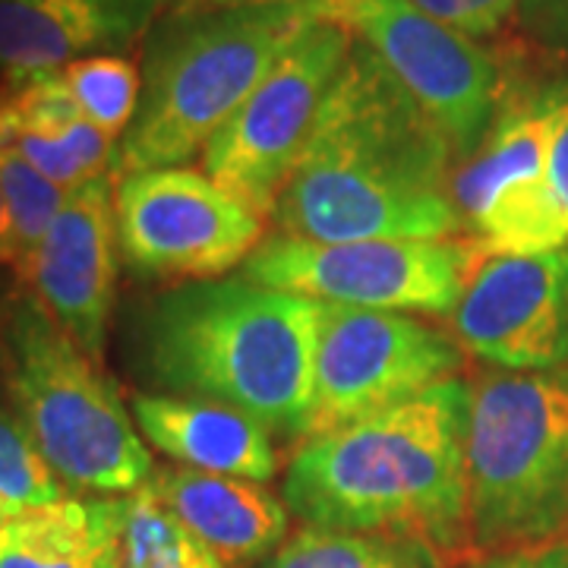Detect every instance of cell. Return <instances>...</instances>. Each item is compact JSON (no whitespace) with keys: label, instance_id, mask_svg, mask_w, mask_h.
Here are the masks:
<instances>
[{"label":"cell","instance_id":"6da1fadb","mask_svg":"<svg viewBox=\"0 0 568 568\" xmlns=\"http://www.w3.org/2000/svg\"><path fill=\"white\" fill-rule=\"evenodd\" d=\"M455 168L439 123L354 39L272 219L320 244L448 241L465 231Z\"/></svg>","mask_w":568,"mask_h":568},{"label":"cell","instance_id":"7a4b0ae2","mask_svg":"<svg viewBox=\"0 0 568 568\" xmlns=\"http://www.w3.org/2000/svg\"><path fill=\"white\" fill-rule=\"evenodd\" d=\"M320 304L244 278L181 282L136 310L130 364L152 395L237 407L284 439H306Z\"/></svg>","mask_w":568,"mask_h":568},{"label":"cell","instance_id":"3957f363","mask_svg":"<svg viewBox=\"0 0 568 568\" xmlns=\"http://www.w3.org/2000/svg\"><path fill=\"white\" fill-rule=\"evenodd\" d=\"M462 376L373 417L304 439L284 470V506L306 528L407 534L439 552L470 547Z\"/></svg>","mask_w":568,"mask_h":568},{"label":"cell","instance_id":"277c9868","mask_svg":"<svg viewBox=\"0 0 568 568\" xmlns=\"http://www.w3.org/2000/svg\"><path fill=\"white\" fill-rule=\"evenodd\" d=\"M306 22V3L186 7L155 20L142 51L140 108L118 145V178L186 168Z\"/></svg>","mask_w":568,"mask_h":568},{"label":"cell","instance_id":"5b68a950","mask_svg":"<svg viewBox=\"0 0 568 568\" xmlns=\"http://www.w3.org/2000/svg\"><path fill=\"white\" fill-rule=\"evenodd\" d=\"M0 354L22 424L67 489L130 496L152 480V452L118 383L29 291L0 320Z\"/></svg>","mask_w":568,"mask_h":568},{"label":"cell","instance_id":"8992f818","mask_svg":"<svg viewBox=\"0 0 568 568\" xmlns=\"http://www.w3.org/2000/svg\"><path fill=\"white\" fill-rule=\"evenodd\" d=\"M467 525L480 556L568 540V369L470 383Z\"/></svg>","mask_w":568,"mask_h":568},{"label":"cell","instance_id":"52a82bcc","mask_svg":"<svg viewBox=\"0 0 568 568\" xmlns=\"http://www.w3.org/2000/svg\"><path fill=\"white\" fill-rule=\"evenodd\" d=\"M480 256L470 237L320 244L278 234L256 246L237 275L320 304L455 316Z\"/></svg>","mask_w":568,"mask_h":568},{"label":"cell","instance_id":"ba28073f","mask_svg":"<svg viewBox=\"0 0 568 568\" xmlns=\"http://www.w3.org/2000/svg\"><path fill=\"white\" fill-rule=\"evenodd\" d=\"M351 48L354 36L342 26L306 22L205 145V174L263 222L275 215Z\"/></svg>","mask_w":568,"mask_h":568},{"label":"cell","instance_id":"9c48e42d","mask_svg":"<svg viewBox=\"0 0 568 568\" xmlns=\"http://www.w3.org/2000/svg\"><path fill=\"white\" fill-rule=\"evenodd\" d=\"M313 20L335 22L366 44L446 133L458 164L487 140L506 80L477 39L433 20L410 0H306Z\"/></svg>","mask_w":568,"mask_h":568},{"label":"cell","instance_id":"30bf717a","mask_svg":"<svg viewBox=\"0 0 568 568\" xmlns=\"http://www.w3.org/2000/svg\"><path fill=\"white\" fill-rule=\"evenodd\" d=\"M462 364L465 347L458 338L426 320L320 304V347L306 439L373 417L455 379Z\"/></svg>","mask_w":568,"mask_h":568},{"label":"cell","instance_id":"8fae6325","mask_svg":"<svg viewBox=\"0 0 568 568\" xmlns=\"http://www.w3.org/2000/svg\"><path fill=\"white\" fill-rule=\"evenodd\" d=\"M121 263L142 278H224L263 244L265 222L196 168H152L114 183Z\"/></svg>","mask_w":568,"mask_h":568},{"label":"cell","instance_id":"7c38bea8","mask_svg":"<svg viewBox=\"0 0 568 568\" xmlns=\"http://www.w3.org/2000/svg\"><path fill=\"white\" fill-rule=\"evenodd\" d=\"M556 85L506 89L484 145L455 168V205L484 253H544V174Z\"/></svg>","mask_w":568,"mask_h":568},{"label":"cell","instance_id":"4fadbf2b","mask_svg":"<svg viewBox=\"0 0 568 568\" xmlns=\"http://www.w3.org/2000/svg\"><path fill=\"white\" fill-rule=\"evenodd\" d=\"M452 323L465 354L489 369H568V246L484 253Z\"/></svg>","mask_w":568,"mask_h":568},{"label":"cell","instance_id":"5bb4252c","mask_svg":"<svg viewBox=\"0 0 568 568\" xmlns=\"http://www.w3.org/2000/svg\"><path fill=\"white\" fill-rule=\"evenodd\" d=\"M114 183L118 178H99L70 190L36 256L17 278L99 364H104V338L118 304V272L123 265Z\"/></svg>","mask_w":568,"mask_h":568},{"label":"cell","instance_id":"9a60e30c","mask_svg":"<svg viewBox=\"0 0 568 568\" xmlns=\"http://www.w3.org/2000/svg\"><path fill=\"white\" fill-rule=\"evenodd\" d=\"M159 0H0V82H22L149 36Z\"/></svg>","mask_w":568,"mask_h":568},{"label":"cell","instance_id":"2e32d148","mask_svg":"<svg viewBox=\"0 0 568 568\" xmlns=\"http://www.w3.org/2000/svg\"><path fill=\"white\" fill-rule=\"evenodd\" d=\"M0 145L63 190L118 178L121 142L82 118L58 70L0 85Z\"/></svg>","mask_w":568,"mask_h":568},{"label":"cell","instance_id":"e0dca14e","mask_svg":"<svg viewBox=\"0 0 568 568\" xmlns=\"http://www.w3.org/2000/svg\"><path fill=\"white\" fill-rule=\"evenodd\" d=\"M130 410L145 446L174 458L181 467L253 484H265L278 474L272 433L237 407L136 392Z\"/></svg>","mask_w":568,"mask_h":568},{"label":"cell","instance_id":"ac0fdd59","mask_svg":"<svg viewBox=\"0 0 568 568\" xmlns=\"http://www.w3.org/2000/svg\"><path fill=\"white\" fill-rule=\"evenodd\" d=\"M149 489L227 566L256 562L284 547L291 511L263 484L164 467L152 474Z\"/></svg>","mask_w":568,"mask_h":568},{"label":"cell","instance_id":"d6986e66","mask_svg":"<svg viewBox=\"0 0 568 568\" xmlns=\"http://www.w3.org/2000/svg\"><path fill=\"white\" fill-rule=\"evenodd\" d=\"M123 496H63L0 525V568H121Z\"/></svg>","mask_w":568,"mask_h":568},{"label":"cell","instance_id":"ffe728a7","mask_svg":"<svg viewBox=\"0 0 568 568\" xmlns=\"http://www.w3.org/2000/svg\"><path fill=\"white\" fill-rule=\"evenodd\" d=\"M265 568H443L439 549L407 534L304 528Z\"/></svg>","mask_w":568,"mask_h":568},{"label":"cell","instance_id":"44dd1931","mask_svg":"<svg viewBox=\"0 0 568 568\" xmlns=\"http://www.w3.org/2000/svg\"><path fill=\"white\" fill-rule=\"evenodd\" d=\"M121 568H231L145 487L123 496Z\"/></svg>","mask_w":568,"mask_h":568},{"label":"cell","instance_id":"7402d4cb","mask_svg":"<svg viewBox=\"0 0 568 568\" xmlns=\"http://www.w3.org/2000/svg\"><path fill=\"white\" fill-rule=\"evenodd\" d=\"M63 496H70V489L41 458L39 446L22 424L0 354V525Z\"/></svg>","mask_w":568,"mask_h":568},{"label":"cell","instance_id":"603a6c76","mask_svg":"<svg viewBox=\"0 0 568 568\" xmlns=\"http://www.w3.org/2000/svg\"><path fill=\"white\" fill-rule=\"evenodd\" d=\"M82 118L111 140H123L136 118L142 95V70L126 54H92L58 70Z\"/></svg>","mask_w":568,"mask_h":568},{"label":"cell","instance_id":"cb8c5ba5","mask_svg":"<svg viewBox=\"0 0 568 568\" xmlns=\"http://www.w3.org/2000/svg\"><path fill=\"white\" fill-rule=\"evenodd\" d=\"M0 193L7 200L13 234H17L20 260H17L13 275L20 278V272L36 256V250L44 241L48 227H51V222L58 219V212L67 203L70 190H63L61 183L48 181L41 171H36L13 149L0 145Z\"/></svg>","mask_w":568,"mask_h":568},{"label":"cell","instance_id":"d4e9b609","mask_svg":"<svg viewBox=\"0 0 568 568\" xmlns=\"http://www.w3.org/2000/svg\"><path fill=\"white\" fill-rule=\"evenodd\" d=\"M544 241L547 250L568 246V82L556 85V118L544 174Z\"/></svg>","mask_w":568,"mask_h":568},{"label":"cell","instance_id":"484cf974","mask_svg":"<svg viewBox=\"0 0 568 568\" xmlns=\"http://www.w3.org/2000/svg\"><path fill=\"white\" fill-rule=\"evenodd\" d=\"M410 3L467 39L496 36L506 22L518 17L521 7V0H410Z\"/></svg>","mask_w":568,"mask_h":568},{"label":"cell","instance_id":"4316f807","mask_svg":"<svg viewBox=\"0 0 568 568\" xmlns=\"http://www.w3.org/2000/svg\"><path fill=\"white\" fill-rule=\"evenodd\" d=\"M465 568H568V540L530 549H508L493 556H477Z\"/></svg>","mask_w":568,"mask_h":568},{"label":"cell","instance_id":"83f0119b","mask_svg":"<svg viewBox=\"0 0 568 568\" xmlns=\"http://www.w3.org/2000/svg\"><path fill=\"white\" fill-rule=\"evenodd\" d=\"M518 17L530 36L549 44H568V0H521Z\"/></svg>","mask_w":568,"mask_h":568},{"label":"cell","instance_id":"f1b7e54d","mask_svg":"<svg viewBox=\"0 0 568 568\" xmlns=\"http://www.w3.org/2000/svg\"><path fill=\"white\" fill-rule=\"evenodd\" d=\"M17 260H20V250H17V234H13V222H10V209H7V200L0 193V265H10L17 268Z\"/></svg>","mask_w":568,"mask_h":568},{"label":"cell","instance_id":"f546056e","mask_svg":"<svg viewBox=\"0 0 568 568\" xmlns=\"http://www.w3.org/2000/svg\"><path fill=\"white\" fill-rule=\"evenodd\" d=\"M186 7H278V3H306V0H183Z\"/></svg>","mask_w":568,"mask_h":568}]
</instances>
